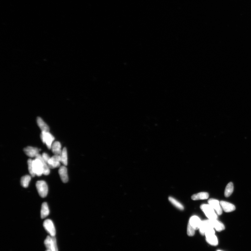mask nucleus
<instances>
[{"label": "nucleus", "instance_id": "nucleus-5", "mask_svg": "<svg viewBox=\"0 0 251 251\" xmlns=\"http://www.w3.org/2000/svg\"><path fill=\"white\" fill-rule=\"evenodd\" d=\"M33 169L35 174L40 176L43 174V168L41 161L39 159L36 158L32 161Z\"/></svg>", "mask_w": 251, "mask_h": 251}, {"label": "nucleus", "instance_id": "nucleus-30", "mask_svg": "<svg viewBox=\"0 0 251 251\" xmlns=\"http://www.w3.org/2000/svg\"><path fill=\"white\" fill-rule=\"evenodd\" d=\"M222 251L220 250H218V251Z\"/></svg>", "mask_w": 251, "mask_h": 251}, {"label": "nucleus", "instance_id": "nucleus-22", "mask_svg": "<svg viewBox=\"0 0 251 251\" xmlns=\"http://www.w3.org/2000/svg\"><path fill=\"white\" fill-rule=\"evenodd\" d=\"M168 200L170 201V202L172 204V205L178 209L181 210L184 209V206H183L182 204L180 203L179 202L175 200L174 198H172V197H169L168 198Z\"/></svg>", "mask_w": 251, "mask_h": 251}, {"label": "nucleus", "instance_id": "nucleus-1", "mask_svg": "<svg viewBox=\"0 0 251 251\" xmlns=\"http://www.w3.org/2000/svg\"><path fill=\"white\" fill-rule=\"evenodd\" d=\"M201 208L203 212L205 213L206 216L210 220L217 219L218 215L217 213L215 212V211L212 207V206L209 205H202Z\"/></svg>", "mask_w": 251, "mask_h": 251}, {"label": "nucleus", "instance_id": "nucleus-28", "mask_svg": "<svg viewBox=\"0 0 251 251\" xmlns=\"http://www.w3.org/2000/svg\"><path fill=\"white\" fill-rule=\"evenodd\" d=\"M42 156L44 161H45L46 162L47 164L48 161L50 160V156H49L47 154L45 153V152H44V153L42 154Z\"/></svg>", "mask_w": 251, "mask_h": 251}, {"label": "nucleus", "instance_id": "nucleus-7", "mask_svg": "<svg viewBox=\"0 0 251 251\" xmlns=\"http://www.w3.org/2000/svg\"><path fill=\"white\" fill-rule=\"evenodd\" d=\"M208 204L212 206L218 215L222 214V209L219 202L213 199H210L208 201Z\"/></svg>", "mask_w": 251, "mask_h": 251}, {"label": "nucleus", "instance_id": "nucleus-12", "mask_svg": "<svg viewBox=\"0 0 251 251\" xmlns=\"http://www.w3.org/2000/svg\"><path fill=\"white\" fill-rule=\"evenodd\" d=\"M209 220L212 227L217 231L220 232L225 229L224 225L217 219Z\"/></svg>", "mask_w": 251, "mask_h": 251}, {"label": "nucleus", "instance_id": "nucleus-11", "mask_svg": "<svg viewBox=\"0 0 251 251\" xmlns=\"http://www.w3.org/2000/svg\"><path fill=\"white\" fill-rule=\"evenodd\" d=\"M58 172L62 181L64 183L67 182L69 180V177L66 168L64 166H61L59 169Z\"/></svg>", "mask_w": 251, "mask_h": 251}, {"label": "nucleus", "instance_id": "nucleus-26", "mask_svg": "<svg viewBox=\"0 0 251 251\" xmlns=\"http://www.w3.org/2000/svg\"><path fill=\"white\" fill-rule=\"evenodd\" d=\"M52 251H58L55 236H51Z\"/></svg>", "mask_w": 251, "mask_h": 251}, {"label": "nucleus", "instance_id": "nucleus-25", "mask_svg": "<svg viewBox=\"0 0 251 251\" xmlns=\"http://www.w3.org/2000/svg\"><path fill=\"white\" fill-rule=\"evenodd\" d=\"M32 161L33 160H32V159H29L28 161V164L29 171L30 174L32 175V177H34L36 175L35 174L33 171V169Z\"/></svg>", "mask_w": 251, "mask_h": 251}, {"label": "nucleus", "instance_id": "nucleus-6", "mask_svg": "<svg viewBox=\"0 0 251 251\" xmlns=\"http://www.w3.org/2000/svg\"><path fill=\"white\" fill-rule=\"evenodd\" d=\"M61 156L55 155L50 158L48 162V165L49 168H54L59 167L60 166Z\"/></svg>", "mask_w": 251, "mask_h": 251}, {"label": "nucleus", "instance_id": "nucleus-13", "mask_svg": "<svg viewBox=\"0 0 251 251\" xmlns=\"http://www.w3.org/2000/svg\"><path fill=\"white\" fill-rule=\"evenodd\" d=\"M211 227H213L211 224L209 219L202 221L201 226L200 229H199L200 233L202 235H205L206 231Z\"/></svg>", "mask_w": 251, "mask_h": 251}, {"label": "nucleus", "instance_id": "nucleus-10", "mask_svg": "<svg viewBox=\"0 0 251 251\" xmlns=\"http://www.w3.org/2000/svg\"><path fill=\"white\" fill-rule=\"evenodd\" d=\"M220 203L222 209L225 212H231L236 210L235 206L231 203L224 201H220Z\"/></svg>", "mask_w": 251, "mask_h": 251}, {"label": "nucleus", "instance_id": "nucleus-20", "mask_svg": "<svg viewBox=\"0 0 251 251\" xmlns=\"http://www.w3.org/2000/svg\"><path fill=\"white\" fill-rule=\"evenodd\" d=\"M234 191V186L233 183L229 182L227 185L225 189L224 195L226 197H229L231 195Z\"/></svg>", "mask_w": 251, "mask_h": 251}, {"label": "nucleus", "instance_id": "nucleus-2", "mask_svg": "<svg viewBox=\"0 0 251 251\" xmlns=\"http://www.w3.org/2000/svg\"><path fill=\"white\" fill-rule=\"evenodd\" d=\"M36 188L39 195L45 198L48 194V187L46 181L43 180L38 181L36 183Z\"/></svg>", "mask_w": 251, "mask_h": 251}, {"label": "nucleus", "instance_id": "nucleus-18", "mask_svg": "<svg viewBox=\"0 0 251 251\" xmlns=\"http://www.w3.org/2000/svg\"><path fill=\"white\" fill-rule=\"evenodd\" d=\"M209 197V194L206 192H201L198 194L193 195L191 197L192 200H205L208 199Z\"/></svg>", "mask_w": 251, "mask_h": 251}, {"label": "nucleus", "instance_id": "nucleus-3", "mask_svg": "<svg viewBox=\"0 0 251 251\" xmlns=\"http://www.w3.org/2000/svg\"><path fill=\"white\" fill-rule=\"evenodd\" d=\"M41 137L42 142L45 144L49 149H51L55 137L49 132L42 131Z\"/></svg>", "mask_w": 251, "mask_h": 251}, {"label": "nucleus", "instance_id": "nucleus-15", "mask_svg": "<svg viewBox=\"0 0 251 251\" xmlns=\"http://www.w3.org/2000/svg\"><path fill=\"white\" fill-rule=\"evenodd\" d=\"M206 241L210 244L213 246H216L218 244V240L215 233H210L205 235Z\"/></svg>", "mask_w": 251, "mask_h": 251}, {"label": "nucleus", "instance_id": "nucleus-9", "mask_svg": "<svg viewBox=\"0 0 251 251\" xmlns=\"http://www.w3.org/2000/svg\"><path fill=\"white\" fill-rule=\"evenodd\" d=\"M23 151L28 156L33 158L39 154L40 149L37 148L29 146L23 149Z\"/></svg>", "mask_w": 251, "mask_h": 251}, {"label": "nucleus", "instance_id": "nucleus-14", "mask_svg": "<svg viewBox=\"0 0 251 251\" xmlns=\"http://www.w3.org/2000/svg\"><path fill=\"white\" fill-rule=\"evenodd\" d=\"M52 151L55 155L61 156L62 151L61 150V145L58 141L54 142L52 145Z\"/></svg>", "mask_w": 251, "mask_h": 251}, {"label": "nucleus", "instance_id": "nucleus-27", "mask_svg": "<svg viewBox=\"0 0 251 251\" xmlns=\"http://www.w3.org/2000/svg\"><path fill=\"white\" fill-rule=\"evenodd\" d=\"M195 230L188 223L187 226V233L188 235L190 236H193L195 233Z\"/></svg>", "mask_w": 251, "mask_h": 251}, {"label": "nucleus", "instance_id": "nucleus-19", "mask_svg": "<svg viewBox=\"0 0 251 251\" xmlns=\"http://www.w3.org/2000/svg\"><path fill=\"white\" fill-rule=\"evenodd\" d=\"M49 210L47 203L44 202L42 204L41 212V218L42 219H44L49 215Z\"/></svg>", "mask_w": 251, "mask_h": 251}, {"label": "nucleus", "instance_id": "nucleus-21", "mask_svg": "<svg viewBox=\"0 0 251 251\" xmlns=\"http://www.w3.org/2000/svg\"><path fill=\"white\" fill-rule=\"evenodd\" d=\"M31 179V177L29 175H26L23 176L21 178V185L23 187H27L29 186V182Z\"/></svg>", "mask_w": 251, "mask_h": 251}, {"label": "nucleus", "instance_id": "nucleus-24", "mask_svg": "<svg viewBox=\"0 0 251 251\" xmlns=\"http://www.w3.org/2000/svg\"><path fill=\"white\" fill-rule=\"evenodd\" d=\"M44 245L47 250L52 251V239L51 236H48L44 241Z\"/></svg>", "mask_w": 251, "mask_h": 251}, {"label": "nucleus", "instance_id": "nucleus-29", "mask_svg": "<svg viewBox=\"0 0 251 251\" xmlns=\"http://www.w3.org/2000/svg\"><path fill=\"white\" fill-rule=\"evenodd\" d=\"M46 251H50V250H47Z\"/></svg>", "mask_w": 251, "mask_h": 251}, {"label": "nucleus", "instance_id": "nucleus-17", "mask_svg": "<svg viewBox=\"0 0 251 251\" xmlns=\"http://www.w3.org/2000/svg\"><path fill=\"white\" fill-rule=\"evenodd\" d=\"M36 158L39 159L41 161L43 168V174L45 175H48L50 173V169L48 164L44 161L42 156L39 154H37L36 157Z\"/></svg>", "mask_w": 251, "mask_h": 251}, {"label": "nucleus", "instance_id": "nucleus-16", "mask_svg": "<svg viewBox=\"0 0 251 251\" xmlns=\"http://www.w3.org/2000/svg\"><path fill=\"white\" fill-rule=\"evenodd\" d=\"M37 125L39 126V128L41 129L42 131H44V132H49L50 128H49V127L41 117H37Z\"/></svg>", "mask_w": 251, "mask_h": 251}, {"label": "nucleus", "instance_id": "nucleus-23", "mask_svg": "<svg viewBox=\"0 0 251 251\" xmlns=\"http://www.w3.org/2000/svg\"><path fill=\"white\" fill-rule=\"evenodd\" d=\"M60 162H61L64 165L66 166L67 165V149L66 148H64L63 150L61 156Z\"/></svg>", "mask_w": 251, "mask_h": 251}, {"label": "nucleus", "instance_id": "nucleus-8", "mask_svg": "<svg viewBox=\"0 0 251 251\" xmlns=\"http://www.w3.org/2000/svg\"><path fill=\"white\" fill-rule=\"evenodd\" d=\"M202 221L200 218L196 216H193L190 218L188 224L196 230L200 229Z\"/></svg>", "mask_w": 251, "mask_h": 251}, {"label": "nucleus", "instance_id": "nucleus-4", "mask_svg": "<svg viewBox=\"0 0 251 251\" xmlns=\"http://www.w3.org/2000/svg\"><path fill=\"white\" fill-rule=\"evenodd\" d=\"M43 225L44 229L50 234L51 236H55L56 233L55 228L51 220L49 219L46 220L43 222Z\"/></svg>", "mask_w": 251, "mask_h": 251}]
</instances>
